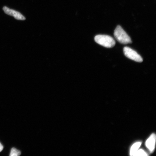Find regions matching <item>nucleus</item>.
<instances>
[{
    "label": "nucleus",
    "mask_w": 156,
    "mask_h": 156,
    "mask_svg": "<svg viewBox=\"0 0 156 156\" xmlns=\"http://www.w3.org/2000/svg\"><path fill=\"white\" fill-rule=\"evenodd\" d=\"M114 36L116 40L121 44H127L132 43L130 37L120 25H118L115 29Z\"/></svg>",
    "instance_id": "obj_1"
},
{
    "label": "nucleus",
    "mask_w": 156,
    "mask_h": 156,
    "mask_svg": "<svg viewBox=\"0 0 156 156\" xmlns=\"http://www.w3.org/2000/svg\"><path fill=\"white\" fill-rule=\"evenodd\" d=\"M94 40L97 44L107 48H112L115 44L114 39L108 35H97L95 37Z\"/></svg>",
    "instance_id": "obj_2"
},
{
    "label": "nucleus",
    "mask_w": 156,
    "mask_h": 156,
    "mask_svg": "<svg viewBox=\"0 0 156 156\" xmlns=\"http://www.w3.org/2000/svg\"><path fill=\"white\" fill-rule=\"evenodd\" d=\"M123 51L125 55L127 58L136 62H143V58L141 56L132 49L128 47H125L124 48Z\"/></svg>",
    "instance_id": "obj_3"
},
{
    "label": "nucleus",
    "mask_w": 156,
    "mask_h": 156,
    "mask_svg": "<svg viewBox=\"0 0 156 156\" xmlns=\"http://www.w3.org/2000/svg\"><path fill=\"white\" fill-rule=\"evenodd\" d=\"M3 10L6 14L14 17L17 20H25L26 19L24 16L19 12L10 9L7 7H4Z\"/></svg>",
    "instance_id": "obj_4"
},
{
    "label": "nucleus",
    "mask_w": 156,
    "mask_h": 156,
    "mask_svg": "<svg viewBox=\"0 0 156 156\" xmlns=\"http://www.w3.org/2000/svg\"><path fill=\"white\" fill-rule=\"evenodd\" d=\"M156 135L153 133L148 138L146 142V147L151 152H153L154 150L156 142Z\"/></svg>",
    "instance_id": "obj_5"
},
{
    "label": "nucleus",
    "mask_w": 156,
    "mask_h": 156,
    "mask_svg": "<svg viewBox=\"0 0 156 156\" xmlns=\"http://www.w3.org/2000/svg\"><path fill=\"white\" fill-rule=\"evenodd\" d=\"M141 145V142H137L134 144L133 145L130 150V155L131 156H133L136 152L139 149L140 146Z\"/></svg>",
    "instance_id": "obj_6"
},
{
    "label": "nucleus",
    "mask_w": 156,
    "mask_h": 156,
    "mask_svg": "<svg viewBox=\"0 0 156 156\" xmlns=\"http://www.w3.org/2000/svg\"><path fill=\"white\" fill-rule=\"evenodd\" d=\"M21 154V152L19 150L15 148H12L11 150L9 155L10 156H18L20 155Z\"/></svg>",
    "instance_id": "obj_7"
},
{
    "label": "nucleus",
    "mask_w": 156,
    "mask_h": 156,
    "mask_svg": "<svg viewBox=\"0 0 156 156\" xmlns=\"http://www.w3.org/2000/svg\"><path fill=\"white\" fill-rule=\"evenodd\" d=\"M147 154L146 153L145 151H144L143 150L140 149L138 150L134 154L133 156H147Z\"/></svg>",
    "instance_id": "obj_8"
},
{
    "label": "nucleus",
    "mask_w": 156,
    "mask_h": 156,
    "mask_svg": "<svg viewBox=\"0 0 156 156\" xmlns=\"http://www.w3.org/2000/svg\"><path fill=\"white\" fill-rule=\"evenodd\" d=\"M3 146L2 145L1 142H0V152H1L2 151H3Z\"/></svg>",
    "instance_id": "obj_9"
}]
</instances>
